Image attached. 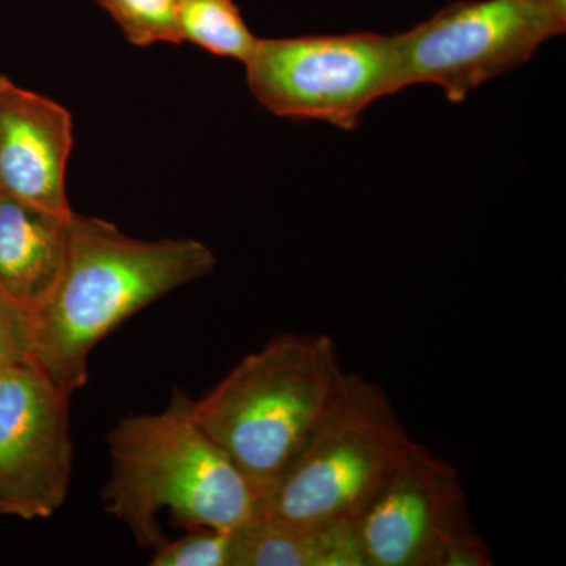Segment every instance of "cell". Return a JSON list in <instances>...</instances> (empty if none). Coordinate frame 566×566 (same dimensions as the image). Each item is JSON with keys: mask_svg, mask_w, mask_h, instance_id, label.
Instances as JSON below:
<instances>
[{"mask_svg": "<svg viewBox=\"0 0 566 566\" xmlns=\"http://www.w3.org/2000/svg\"><path fill=\"white\" fill-rule=\"evenodd\" d=\"M32 311L0 292V367L32 359Z\"/></svg>", "mask_w": 566, "mask_h": 566, "instance_id": "9a60e30c", "label": "cell"}, {"mask_svg": "<svg viewBox=\"0 0 566 566\" xmlns=\"http://www.w3.org/2000/svg\"><path fill=\"white\" fill-rule=\"evenodd\" d=\"M542 2L566 24V0H542Z\"/></svg>", "mask_w": 566, "mask_h": 566, "instance_id": "e0dca14e", "label": "cell"}, {"mask_svg": "<svg viewBox=\"0 0 566 566\" xmlns=\"http://www.w3.org/2000/svg\"><path fill=\"white\" fill-rule=\"evenodd\" d=\"M490 549L482 536L471 527L447 546L441 566H490L493 565Z\"/></svg>", "mask_w": 566, "mask_h": 566, "instance_id": "2e32d148", "label": "cell"}, {"mask_svg": "<svg viewBox=\"0 0 566 566\" xmlns=\"http://www.w3.org/2000/svg\"><path fill=\"white\" fill-rule=\"evenodd\" d=\"M345 371L326 334H281L192 400L200 427L262 494L333 405Z\"/></svg>", "mask_w": 566, "mask_h": 566, "instance_id": "3957f363", "label": "cell"}, {"mask_svg": "<svg viewBox=\"0 0 566 566\" xmlns=\"http://www.w3.org/2000/svg\"><path fill=\"white\" fill-rule=\"evenodd\" d=\"M357 521L368 566H441L447 546L474 527L457 469L417 442Z\"/></svg>", "mask_w": 566, "mask_h": 566, "instance_id": "ba28073f", "label": "cell"}, {"mask_svg": "<svg viewBox=\"0 0 566 566\" xmlns=\"http://www.w3.org/2000/svg\"><path fill=\"white\" fill-rule=\"evenodd\" d=\"M69 398L32 359L0 367V516L43 520L65 502Z\"/></svg>", "mask_w": 566, "mask_h": 566, "instance_id": "52a82bcc", "label": "cell"}, {"mask_svg": "<svg viewBox=\"0 0 566 566\" xmlns=\"http://www.w3.org/2000/svg\"><path fill=\"white\" fill-rule=\"evenodd\" d=\"M120 25L134 46L181 43L178 29V0H95Z\"/></svg>", "mask_w": 566, "mask_h": 566, "instance_id": "4fadbf2b", "label": "cell"}, {"mask_svg": "<svg viewBox=\"0 0 566 566\" xmlns=\"http://www.w3.org/2000/svg\"><path fill=\"white\" fill-rule=\"evenodd\" d=\"M177 20L181 41L218 57L245 63L259 41L234 0H178Z\"/></svg>", "mask_w": 566, "mask_h": 566, "instance_id": "7c38bea8", "label": "cell"}, {"mask_svg": "<svg viewBox=\"0 0 566 566\" xmlns=\"http://www.w3.org/2000/svg\"><path fill=\"white\" fill-rule=\"evenodd\" d=\"M71 148L69 109L0 76V193L70 216L65 181Z\"/></svg>", "mask_w": 566, "mask_h": 566, "instance_id": "9c48e42d", "label": "cell"}, {"mask_svg": "<svg viewBox=\"0 0 566 566\" xmlns=\"http://www.w3.org/2000/svg\"><path fill=\"white\" fill-rule=\"evenodd\" d=\"M107 510L142 547L166 543L164 510L188 527L234 531L260 513L248 476L200 427L188 395H174L158 415L123 419L111 431Z\"/></svg>", "mask_w": 566, "mask_h": 566, "instance_id": "7a4b0ae2", "label": "cell"}, {"mask_svg": "<svg viewBox=\"0 0 566 566\" xmlns=\"http://www.w3.org/2000/svg\"><path fill=\"white\" fill-rule=\"evenodd\" d=\"M244 66L252 95L271 114L345 132L371 104L403 91L395 39L381 33L259 39Z\"/></svg>", "mask_w": 566, "mask_h": 566, "instance_id": "5b68a950", "label": "cell"}, {"mask_svg": "<svg viewBox=\"0 0 566 566\" xmlns=\"http://www.w3.org/2000/svg\"><path fill=\"white\" fill-rule=\"evenodd\" d=\"M153 566H232V532L188 527V534L156 549Z\"/></svg>", "mask_w": 566, "mask_h": 566, "instance_id": "5bb4252c", "label": "cell"}, {"mask_svg": "<svg viewBox=\"0 0 566 566\" xmlns=\"http://www.w3.org/2000/svg\"><path fill=\"white\" fill-rule=\"evenodd\" d=\"M412 444L385 390L345 374L326 415L260 494V513L301 524L359 517Z\"/></svg>", "mask_w": 566, "mask_h": 566, "instance_id": "277c9868", "label": "cell"}, {"mask_svg": "<svg viewBox=\"0 0 566 566\" xmlns=\"http://www.w3.org/2000/svg\"><path fill=\"white\" fill-rule=\"evenodd\" d=\"M214 264L200 241L136 240L114 223L73 212L61 274L32 311L33 363L73 394L87 381L88 356L104 337Z\"/></svg>", "mask_w": 566, "mask_h": 566, "instance_id": "6da1fadb", "label": "cell"}, {"mask_svg": "<svg viewBox=\"0 0 566 566\" xmlns=\"http://www.w3.org/2000/svg\"><path fill=\"white\" fill-rule=\"evenodd\" d=\"M71 214L0 193V292L31 311L48 296L65 259Z\"/></svg>", "mask_w": 566, "mask_h": 566, "instance_id": "8fae6325", "label": "cell"}, {"mask_svg": "<svg viewBox=\"0 0 566 566\" xmlns=\"http://www.w3.org/2000/svg\"><path fill=\"white\" fill-rule=\"evenodd\" d=\"M566 29L542 0H460L394 35L400 81L434 84L450 103L524 65Z\"/></svg>", "mask_w": 566, "mask_h": 566, "instance_id": "8992f818", "label": "cell"}, {"mask_svg": "<svg viewBox=\"0 0 566 566\" xmlns=\"http://www.w3.org/2000/svg\"><path fill=\"white\" fill-rule=\"evenodd\" d=\"M357 520L301 524L259 513L232 531V566H368Z\"/></svg>", "mask_w": 566, "mask_h": 566, "instance_id": "30bf717a", "label": "cell"}]
</instances>
